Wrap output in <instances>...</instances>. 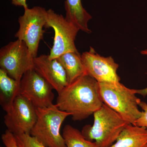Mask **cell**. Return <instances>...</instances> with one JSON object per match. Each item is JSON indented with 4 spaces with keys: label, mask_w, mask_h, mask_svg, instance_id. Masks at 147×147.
<instances>
[{
    "label": "cell",
    "mask_w": 147,
    "mask_h": 147,
    "mask_svg": "<svg viewBox=\"0 0 147 147\" xmlns=\"http://www.w3.org/2000/svg\"><path fill=\"white\" fill-rule=\"evenodd\" d=\"M58 94L56 105L69 113L74 121L88 118L104 104L99 83L88 74L69 84Z\"/></svg>",
    "instance_id": "1"
},
{
    "label": "cell",
    "mask_w": 147,
    "mask_h": 147,
    "mask_svg": "<svg viewBox=\"0 0 147 147\" xmlns=\"http://www.w3.org/2000/svg\"><path fill=\"white\" fill-rule=\"evenodd\" d=\"M93 115V125H86L82 132L87 140L91 142L94 140L98 147L111 146L129 124L105 103Z\"/></svg>",
    "instance_id": "2"
},
{
    "label": "cell",
    "mask_w": 147,
    "mask_h": 147,
    "mask_svg": "<svg viewBox=\"0 0 147 147\" xmlns=\"http://www.w3.org/2000/svg\"><path fill=\"white\" fill-rule=\"evenodd\" d=\"M103 102L118 113L129 124L134 125L142 115L139 110L141 99L136 90L129 89L120 82L99 83Z\"/></svg>",
    "instance_id": "3"
},
{
    "label": "cell",
    "mask_w": 147,
    "mask_h": 147,
    "mask_svg": "<svg viewBox=\"0 0 147 147\" xmlns=\"http://www.w3.org/2000/svg\"><path fill=\"white\" fill-rule=\"evenodd\" d=\"M37 119L30 134L47 147H67L61 127L69 113L62 111L56 104L36 108Z\"/></svg>",
    "instance_id": "4"
},
{
    "label": "cell",
    "mask_w": 147,
    "mask_h": 147,
    "mask_svg": "<svg viewBox=\"0 0 147 147\" xmlns=\"http://www.w3.org/2000/svg\"><path fill=\"white\" fill-rule=\"evenodd\" d=\"M24 10V14L18 18L19 28L14 36L26 43L30 56L33 60L38 56L39 42L43 38L47 10L39 6L28 7Z\"/></svg>",
    "instance_id": "5"
},
{
    "label": "cell",
    "mask_w": 147,
    "mask_h": 147,
    "mask_svg": "<svg viewBox=\"0 0 147 147\" xmlns=\"http://www.w3.org/2000/svg\"><path fill=\"white\" fill-rule=\"evenodd\" d=\"M45 28H51L55 32L53 45L50 49V59H57L69 52H78L75 40L79 29L67 21L61 14L53 9L47 10V22Z\"/></svg>",
    "instance_id": "6"
},
{
    "label": "cell",
    "mask_w": 147,
    "mask_h": 147,
    "mask_svg": "<svg viewBox=\"0 0 147 147\" xmlns=\"http://www.w3.org/2000/svg\"><path fill=\"white\" fill-rule=\"evenodd\" d=\"M0 66L11 78L21 82L25 73L34 68L33 60L26 43L17 39L2 47Z\"/></svg>",
    "instance_id": "7"
},
{
    "label": "cell",
    "mask_w": 147,
    "mask_h": 147,
    "mask_svg": "<svg viewBox=\"0 0 147 147\" xmlns=\"http://www.w3.org/2000/svg\"><path fill=\"white\" fill-rule=\"evenodd\" d=\"M53 87L34 68L26 72L20 84V95L36 108L53 105L55 95Z\"/></svg>",
    "instance_id": "8"
},
{
    "label": "cell",
    "mask_w": 147,
    "mask_h": 147,
    "mask_svg": "<svg viewBox=\"0 0 147 147\" xmlns=\"http://www.w3.org/2000/svg\"><path fill=\"white\" fill-rule=\"evenodd\" d=\"M36 119V108L19 95L6 113L4 123L7 129L14 134H30Z\"/></svg>",
    "instance_id": "9"
},
{
    "label": "cell",
    "mask_w": 147,
    "mask_h": 147,
    "mask_svg": "<svg viewBox=\"0 0 147 147\" xmlns=\"http://www.w3.org/2000/svg\"><path fill=\"white\" fill-rule=\"evenodd\" d=\"M81 56L87 74L98 83L120 81L117 73L119 64L112 57H102L91 47L88 51L82 53Z\"/></svg>",
    "instance_id": "10"
},
{
    "label": "cell",
    "mask_w": 147,
    "mask_h": 147,
    "mask_svg": "<svg viewBox=\"0 0 147 147\" xmlns=\"http://www.w3.org/2000/svg\"><path fill=\"white\" fill-rule=\"evenodd\" d=\"M34 69L59 93L68 85L65 70L57 59L42 55L33 59Z\"/></svg>",
    "instance_id": "11"
},
{
    "label": "cell",
    "mask_w": 147,
    "mask_h": 147,
    "mask_svg": "<svg viewBox=\"0 0 147 147\" xmlns=\"http://www.w3.org/2000/svg\"><path fill=\"white\" fill-rule=\"evenodd\" d=\"M110 147H147V129L128 124Z\"/></svg>",
    "instance_id": "12"
},
{
    "label": "cell",
    "mask_w": 147,
    "mask_h": 147,
    "mask_svg": "<svg viewBox=\"0 0 147 147\" xmlns=\"http://www.w3.org/2000/svg\"><path fill=\"white\" fill-rule=\"evenodd\" d=\"M65 8L67 21L82 31L87 34L92 32L88 23L92 16L83 7L82 0H66Z\"/></svg>",
    "instance_id": "13"
},
{
    "label": "cell",
    "mask_w": 147,
    "mask_h": 147,
    "mask_svg": "<svg viewBox=\"0 0 147 147\" xmlns=\"http://www.w3.org/2000/svg\"><path fill=\"white\" fill-rule=\"evenodd\" d=\"M21 82L11 78L4 70L0 69V104L6 113L20 95Z\"/></svg>",
    "instance_id": "14"
},
{
    "label": "cell",
    "mask_w": 147,
    "mask_h": 147,
    "mask_svg": "<svg viewBox=\"0 0 147 147\" xmlns=\"http://www.w3.org/2000/svg\"><path fill=\"white\" fill-rule=\"evenodd\" d=\"M57 59L65 70L68 84L87 74L79 52L66 53Z\"/></svg>",
    "instance_id": "15"
},
{
    "label": "cell",
    "mask_w": 147,
    "mask_h": 147,
    "mask_svg": "<svg viewBox=\"0 0 147 147\" xmlns=\"http://www.w3.org/2000/svg\"><path fill=\"white\" fill-rule=\"evenodd\" d=\"M62 135L67 147H98L95 142L87 140L79 129L70 125L64 127Z\"/></svg>",
    "instance_id": "16"
},
{
    "label": "cell",
    "mask_w": 147,
    "mask_h": 147,
    "mask_svg": "<svg viewBox=\"0 0 147 147\" xmlns=\"http://www.w3.org/2000/svg\"><path fill=\"white\" fill-rule=\"evenodd\" d=\"M14 135L19 147H47L30 134Z\"/></svg>",
    "instance_id": "17"
},
{
    "label": "cell",
    "mask_w": 147,
    "mask_h": 147,
    "mask_svg": "<svg viewBox=\"0 0 147 147\" xmlns=\"http://www.w3.org/2000/svg\"><path fill=\"white\" fill-rule=\"evenodd\" d=\"M2 141L6 147H19L16 142L14 134L8 129L1 136Z\"/></svg>",
    "instance_id": "18"
},
{
    "label": "cell",
    "mask_w": 147,
    "mask_h": 147,
    "mask_svg": "<svg viewBox=\"0 0 147 147\" xmlns=\"http://www.w3.org/2000/svg\"><path fill=\"white\" fill-rule=\"evenodd\" d=\"M139 106L142 110V115L136 121L135 125L147 129V104L144 101H141Z\"/></svg>",
    "instance_id": "19"
},
{
    "label": "cell",
    "mask_w": 147,
    "mask_h": 147,
    "mask_svg": "<svg viewBox=\"0 0 147 147\" xmlns=\"http://www.w3.org/2000/svg\"><path fill=\"white\" fill-rule=\"evenodd\" d=\"M11 3L16 6L23 7L24 9L28 8V5L26 3V0H9Z\"/></svg>",
    "instance_id": "20"
},
{
    "label": "cell",
    "mask_w": 147,
    "mask_h": 147,
    "mask_svg": "<svg viewBox=\"0 0 147 147\" xmlns=\"http://www.w3.org/2000/svg\"><path fill=\"white\" fill-rule=\"evenodd\" d=\"M140 53L143 55L147 56V49L146 50H142ZM136 93L137 94L141 95L143 96H146L147 95V88L141 90H136Z\"/></svg>",
    "instance_id": "21"
},
{
    "label": "cell",
    "mask_w": 147,
    "mask_h": 147,
    "mask_svg": "<svg viewBox=\"0 0 147 147\" xmlns=\"http://www.w3.org/2000/svg\"></svg>",
    "instance_id": "22"
}]
</instances>
